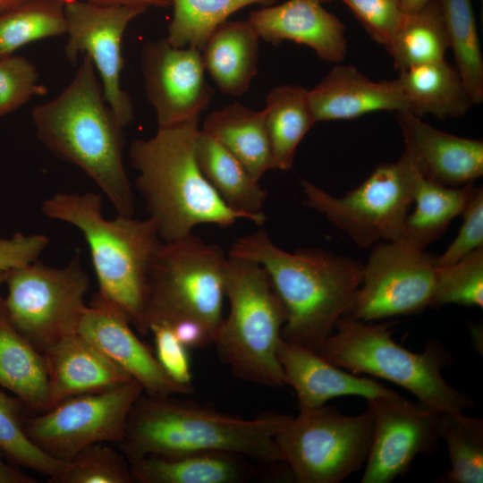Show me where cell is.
<instances>
[{"label":"cell","mask_w":483,"mask_h":483,"mask_svg":"<svg viewBox=\"0 0 483 483\" xmlns=\"http://www.w3.org/2000/svg\"><path fill=\"white\" fill-rule=\"evenodd\" d=\"M143 393L135 379L114 388L67 398L49 410L25 417L31 442L49 456L68 462L97 443L119 445L129 413Z\"/></svg>","instance_id":"cell-12"},{"label":"cell","mask_w":483,"mask_h":483,"mask_svg":"<svg viewBox=\"0 0 483 483\" xmlns=\"http://www.w3.org/2000/svg\"><path fill=\"white\" fill-rule=\"evenodd\" d=\"M23 404L0 389V453L12 464L48 477L52 482L62 473L65 462L35 445L26 434Z\"/></svg>","instance_id":"cell-36"},{"label":"cell","mask_w":483,"mask_h":483,"mask_svg":"<svg viewBox=\"0 0 483 483\" xmlns=\"http://www.w3.org/2000/svg\"><path fill=\"white\" fill-rule=\"evenodd\" d=\"M397 122L404 153L422 177L434 182L461 187L483 175V141L434 128L419 116L399 112Z\"/></svg>","instance_id":"cell-18"},{"label":"cell","mask_w":483,"mask_h":483,"mask_svg":"<svg viewBox=\"0 0 483 483\" xmlns=\"http://www.w3.org/2000/svg\"><path fill=\"white\" fill-rule=\"evenodd\" d=\"M48 244V237L42 233L17 232L10 238L0 237V270H10L38 260Z\"/></svg>","instance_id":"cell-43"},{"label":"cell","mask_w":483,"mask_h":483,"mask_svg":"<svg viewBox=\"0 0 483 483\" xmlns=\"http://www.w3.org/2000/svg\"><path fill=\"white\" fill-rule=\"evenodd\" d=\"M34 478L23 473L0 453V483H35Z\"/></svg>","instance_id":"cell-44"},{"label":"cell","mask_w":483,"mask_h":483,"mask_svg":"<svg viewBox=\"0 0 483 483\" xmlns=\"http://www.w3.org/2000/svg\"><path fill=\"white\" fill-rule=\"evenodd\" d=\"M276 0H171L173 18L167 41L177 47L201 51L211 34L233 13L246 6L272 4Z\"/></svg>","instance_id":"cell-35"},{"label":"cell","mask_w":483,"mask_h":483,"mask_svg":"<svg viewBox=\"0 0 483 483\" xmlns=\"http://www.w3.org/2000/svg\"><path fill=\"white\" fill-rule=\"evenodd\" d=\"M131 326L122 312L94 295L77 332L137 380L145 394L173 396L192 393L193 387L181 385L166 374Z\"/></svg>","instance_id":"cell-17"},{"label":"cell","mask_w":483,"mask_h":483,"mask_svg":"<svg viewBox=\"0 0 483 483\" xmlns=\"http://www.w3.org/2000/svg\"><path fill=\"white\" fill-rule=\"evenodd\" d=\"M31 120L38 139L51 153L89 177L117 215L133 216L123 128L104 99L98 74L87 55L58 96L33 107Z\"/></svg>","instance_id":"cell-3"},{"label":"cell","mask_w":483,"mask_h":483,"mask_svg":"<svg viewBox=\"0 0 483 483\" xmlns=\"http://www.w3.org/2000/svg\"><path fill=\"white\" fill-rule=\"evenodd\" d=\"M455 68L474 105L483 101V58L470 0H440Z\"/></svg>","instance_id":"cell-32"},{"label":"cell","mask_w":483,"mask_h":483,"mask_svg":"<svg viewBox=\"0 0 483 483\" xmlns=\"http://www.w3.org/2000/svg\"><path fill=\"white\" fill-rule=\"evenodd\" d=\"M149 333L154 337L155 356L166 374L175 382L193 387L188 348L168 325L152 324Z\"/></svg>","instance_id":"cell-42"},{"label":"cell","mask_w":483,"mask_h":483,"mask_svg":"<svg viewBox=\"0 0 483 483\" xmlns=\"http://www.w3.org/2000/svg\"><path fill=\"white\" fill-rule=\"evenodd\" d=\"M43 355L50 408L67 398L106 391L132 379L78 332L62 339Z\"/></svg>","instance_id":"cell-22"},{"label":"cell","mask_w":483,"mask_h":483,"mask_svg":"<svg viewBox=\"0 0 483 483\" xmlns=\"http://www.w3.org/2000/svg\"><path fill=\"white\" fill-rule=\"evenodd\" d=\"M195 154L199 166L217 194L233 210L262 225L267 191L241 161L212 136L199 130Z\"/></svg>","instance_id":"cell-26"},{"label":"cell","mask_w":483,"mask_h":483,"mask_svg":"<svg viewBox=\"0 0 483 483\" xmlns=\"http://www.w3.org/2000/svg\"><path fill=\"white\" fill-rule=\"evenodd\" d=\"M248 21L266 42L304 45L329 63H339L346 55L345 27L319 0H287L267 5L251 12Z\"/></svg>","instance_id":"cell-19"},{"label":"cell","mask_w":483,"mask_h":483,"mask_svg":"<svg viewBox=\"0 0 483 483\" xmlns=\"http://www.w3.org/2000/svg\"><path fill=\"white\" fill-rule=\"evenodd\" d=\"M321 3L323 2H327V1H330V0H319Z\"/></svg>","instance_id":"cell-49"},{"label":"cell","mask_w":483,"mask_h":483,"mask_svg":"<svg viewBox=\"0 0 483 483\" xmlns=\"http://www.w3.org/2000/svg\"><path fill=\"white\" fill-rule=\"evenodd\" d=\"M200 130L234 155L255 180L275 169L263 110L233 102L208 114Z\"/></svg>","instance_id":"cell-28"},{"label":"cell","mask_w":483,"mask_h":483,"mask_svg":"<svg viewBox=\"0 0 483 483\" xmlns=\"http://www.w3.org/2000/svg\"><path fill=\"white\" fill-rule=\"evenodd\" d=\"M42 213L76 227L83 235L98 283L95 294L122 312L141 335L150 267L163 244L151 218L117 215L106 219L96 192H57L46 199Z\"/></svg>","instance_id":"cell-5"},{"label":"cell","mask_w":483,"mask_h":483,"mask_svg":"<svg viewBox=\"0 0 483 483\" xmlns=\"http://www.w3.org/2000/svg\"><path fill=\"white\" fill-rule=\"evenodd\" d=\"M64 5L60 0H26L0 13V57L30 42L66 34Z\"/></svg>","instance_id":"cell-34"},{"label":"cell","mask_w":483,"mask_h":483,"mask_svg":"<svg viewBox=\"0 0 483 483\" xmlns=\"http://www.w3.org/2000/svg\"><path fill=\"white\" fill-rule=\"evenodd\" d=\"M9 270H0V287L5 283Z\"/></svg>","instance_id":"cell-48"},{"label":"cell","mask_w":483,"mask_h":483,"mask_svg":"<svg viewBox=\"0 0 483 483\" xmlns=\"http://www.w3.org/2000/svg\"><path fill=\"white\" fill-rule=\"evenodd\" d=\"M199 119L157 127L129 148L136 188L164 242L192 233L199 225L229 227L249 218L230 208L202 174L195 147Z\"/></svg>","instance_id":"cell-4"},{"label":"cell","mask_w":483,"mask_h":483,"mask_svg":"<svg viewBox=\"0 0 483 483\" xmlns=\"http://www.w3.org/2000/svg\"><path fill=\"white\" fill-rule=\"evenodd\" d=\"M394 326L393 322H363L343 316L317 352L352 374H367L394 383L440 411L464 412L471 409L473 401L449 385L442 375L444 368L451 364L447 350L430 342L423 352H411L392 338Z\"/></svg>","instance_id":"cell-6"},{"label":"cell","mask_w":483,"mask_h":483,"mask_svg":"<svg viewBox=\"0 0 483 483\" xmlns=\"http://www.w3.org/2000/svg\"><path fill=\"white\" fill-rule=\"evenodd\" d=\"M290 417L267 411L243 419L197 402L142 393L129 413L124 438L117 446L128 461L227 452L268 464H284L275 436Z\"/></svg>","instance_id":"cell-2"},{"label":"cell","mask_w":483,"mask_h":483,"mask_svg":"<svg viewBox=\"0 0 483 483\" xmlns=\"http://www.w3.org/2000/svg\"><path fill=\"white\" fill-rule=\"evenodd\" d=\"M278 360L297 396L299 409L322 406L332 398L354 395L371 400L396 394L383 384L343 370L301 345L280 341Z\"/></svg>","instance_id":"cell-20"},{"label":"cell","mask_w":483,"mask_h":483,"mask_svg":"<svg viewBox=\"0 0 483 483\" xmlns=\"http://www.w3.org/2000/svg\"><path fill=\"white\" fill-rule=\"evenodd\" d=\"M260 38L247 21H226L208 38L201 55L206 72L221 92L239 97L258 72Z\"/></svg>","instance_id":"cell-24"},{"label":"cell","mask_w":483,"mask_h":483,"mask_svg":"<svg viewBox=\"0 0 483 483\" xmlns=\"http://www.w3.org/2000/svg\"><path fill=\"white\" fill-rule=\"evenodd\" d=\"M366 406L373 430L361 483H390L404 474L418 455L436 450L442 411L398 393L366 400Z\"/></svg>","instance_id":"cell-15"},{"label":"cell","mask_w":483,"mask_h":483,"mask_svg":"<svg viewBox=\"0 0 483 483\" xmlns=\"http://www.w3.org/2000/svg\"><path fill=\"white\" fill-rule=\"evenodd\" d=\"M140 68L157 127L199 119L213 98L201 51L196 47H177L165 38L147 40L140 51Z\"/></svg>","instance_id":"cell-16"},{"label":"cell","mask_w":483,"mask_h":483,"mask_svg":"<svg viewBox=\"0 0 483 483\" xmlns=\"http://www.w3.org/2000/svg\"><path fill=\"white\" fill-rule=\"evenodd\" d=\"M436 257L401 240L374 245L345 316L372 322L421 313L433 296Z\"/></svg>","instance_id":"cell-13"},{"label":"cell","mask_w":483,"mask_h":483,"mask_svg":"<svg viewBox=\"0 0 483 483\" xmlns=\"http://www.w3.org/2000/svg\"><path fill=\"white\" fill-rule=\"evenodd\" d=\"M26 0H0V13L11 9Z\"/></svg>","instance_id":"cell-47"},{"label":"cell","mask_w":483,"mask_h":483,"mask_svg":"<svg viewBox=\"0 0 483 483\" xmlns=\"http://www.w3.org/2000/svg\"><path fill=\"white\" fill-rule=\"evenodd\" d=\"M64 4L71 2L83 1L100 5H137L146 8L149 7H167L171 4V0H60Z\"/></svg>","instance_id":"cell-45"},{"label":"cell","mask_w":483,"mask_h":483,"mask_svg":"<svg viewBox=\"0 0 483 483\" xmlns=\"http://www.w3.org/2000/svg\"><path fill=\"white\" fill-rule=\"evenodd\" d=\"M225 296L230 309L213 343L220 360L239 379L267 387L286 386L277 355L286 313L266 269L228 255Z\"/></svg>","instance_id":"cell-7"},{"label":"cell","mask_w":483,"mask_h":483,"mask_svg":"<svg viewBox=\"0 0 483 483\" xmlns=\"http://www.w3.org/2000/svg\"><path fill=\"white\" fill-rule=\"evenodd\" d=\"M227 258L220 246L193 233L163 242L148 278L144 309L148 332L152 324L193 322L215 340L224 318Z\"/></svg>","instance_id":"cell-8"},{"label":"cell","mask_w":483,"mask_h":483,"mask_svg":"<svg viewBox=\"0 0 483 483\" xmlns=\"http://www.w3.org/2000/svg\"><path fill=\"white\" fill-rule=\"evenodd\" d=\"M229 255L266 269L286 313L282 338L316 352L349 313L361 283L360 261L317 248L289 252L263 229L236 240Z\"/></svg>","instance_id":"cell-1"},{"label":"cell","mask_w":483,"mask_h":483,"mask_svg":"<svg viewBox=\"0 0 483 483\" xmlns=\"http://www.w3.org/2000/svg\"><path fill=\"white\" fill-rule=\"evenodd\" d=\"M399 72L405 112L419 117L456 118L474 105L456 68L445 59Z\"/></svg>","instance_id":"cell-27"},{"label":"cell","mask_w":483,"mask_h":483,"mask_svg":"<svg viewBox=\"0 0 483 483\" xmlns=\"http://www.w3.org/2000/svg\"><path fill=\"white\" fill-rule=\"evenodd\" d=\"M438 432L447 446L450 468L443 483L483 482V419L461 412L442 411Z\"/></svg>","instance_id":"cell-33"},{"label":"cell","mask_w":483,"mask_h":483,"mask_svg":"<svg viewBox=\"0 0 483 483\" xmlns=\"http://www.w3.org/2000/svg\"><path fill=\"white\" fill-rule=\"evenodd\" d=\"M36 66L21 55L0 57V117L47 92L39 82Z\"/></svg>","instance_id":"cell-39"},{"label":"cell","mask_w":483,"mask_h":483,"mask_svg":"<svg viewBox=\"0 0 483 483\" xmlns=\"http://www.w3.org/2000/svg\"><path fill=\"white\" fill-rule=\"evenodd\" d=\"M448 304L483 307V248L455 263L437 267L431 308Z\"/></svg>","instance_id":"cell-37"},{"label":"cell","mask_w":483,"mask_h":483,"mask_svg":"<svg viewBox=\"0 0 483 483\" xmlns=\"http://www.w3.org/2000/svg\"><path fill=\"white\" fill-rule=\"evenodd\" d=\"M372 430L369 410L346 415L324 404L299 409L275 441L295 482L339 483L364 467Z\"/></svg>","instance_id":"cell-10"},{"label":"cell","mask_w":483,"mask_h":483,"mask_svg":"<svg viewBox=\"0 0 483 483\" xmlns=\"http://www.w3.org/2000/svg\"><path fill=\"white\" fill-rule=\"evenodd\" d=\"M479 186L470 183L461 187L442 185L419 176L413 203L399 240L421 250L438 240L452 221L462 216Z\"/></svg>","instance_id":"cell-29"},{"label":"cell","mask_w":483,"mask_h":483,"mask_svg":"<svg viewBox=\"0 0 483 483\" xmlns=\"http://www.w3.org/2000/svg\"><path fill=\"white\" fill-rule=\"evenodd\" d=\"M128 460L110 443H97L80 451L65 462L51 483H132Z\"/></svg>","instance_id":"cell-38"},{"label":"cell","mask_w":483,"mask_h":483,"mask_svg":"<svg viewBox=\"0 0 483 483\" xmlns=\"http://www.w3.org/2000/svg\"><path fill=\"white\" fill-rule=\"evenodd\" d=\"M449 40L438 3L404 16L386 50L399 71L445 60Z\"/></svg>","instance_id":"cell-31"},{"label":"cell","mask_w":483,"mask_h":483,"mask_svg":"<svg viewBox=\"0 0 483 483\" xmlns=\"http://www.w3.org/2000/svg\"><path fill=\"white\" fill-rule=\"evenodd\" d=\"M432 0H400L404 13H413L425 7Z\"/></svg>","instance_id":"cell-46"},{"label":"cell","mask_w":483,"mask_h":483,"mask_svg":"<svg viewBox=\"0 0 483 483\" xmlns=\"http://www.w3.org/2000/svg\"><path fill=\"white\" fill-rule=\"evenodd\" d=\"M263 110L275 169L292 167L297 148L317 123L309 89L298 85H280L272 89Z\"/></svg>","instance_id":"cell-30"},{"label":"cell","mask_w":483,"mask_h":483,"mask_svg":"<svg viewBox=\"0 0 483 483\" xmlns=\"http://www.w3.org/2000/svg\"><path fill=\"white\" fill-rule=\"evenodd\" d=\"M249 460L227 452H199L128 462L135 482L140 483H242L255 474Z\"/></svg>","instance_id":"cell-23"},{"label":"cell","mask_w":483,"mask_h":483,"mask_svg":"<svg viewBox=\"0 0 483 483\" xmlns=\"http://www.w3.org/2000/svg\"><path fill=\"white\" fill-rule=\"evenodd\" d=\"M148 8L137 5H100L83 1L64 5L67 42L64 53L75 64L87 55L98 74L103 97L122 128L134 119V107L121 85L123 67L122 41L131 21Z\"/></svg>","instance_id":"cell-14"},{"label":"cell","mask_w":483,"mask_h":483,"mask_svg":"<svg viewBox=\"0 0 483 483\" xmlns=\"http://www.w3.org/2000/svg\"><path fill=\"white\" fill-rule=\"evenodd\" d=\"M4 284L9 320L41 353L78 331L89 285L78 255L62 267L35 260L12 268Z\"/></svg>","instance_id":"cell-11"},{"label":"cell","mask_w":483,"mask_h":483,"mask_svg":"<svg viewBox=\"0 0 483 483\" xmlns=\"http://www.w3.org/2000/svg\"><path fill=\"white\" fill-rule=\"evenodd\" d=\"M317 122L352 120L380 111H406L399 80L375 81L352 65H335L311 89Z\"/></svg>","instance_id":"cell-21"},{"label":"cell","mask_w":483,"mask_h":483,"mask_svg":"<svg viewBox=\"0 0 483 483\" xmlns=\"http://www.w3.org/2000/svg\"><path fill=\"white\" fill-rule=\"evenodd\" d=\"M462 223L454 240L443 254L436 257V266L457 262L469 253L483 248V189L478 187L462 214Z\"/></svg>","instance_id":"cell-41"},{"label":"cell","mask_w":483,"mask_h":483,"mask_svg":"<svg viewBox=\"0 0 483 483\" xmlns=\"http://www.w3.org/2000/svg\"><path fill=\"white\" fill-rule=\"evenodd\" d=\"M0 386L13 393L33 414L50 409L45 357L13 326L1 296Z\"/></svg>","instance_id":"cell-25"},{"label":"cell","mask_w":483,"mask_h":483,"mask_svg":"<svg viewBox=\"0 0 483 483\" xmlns=\"http://www.w3.org/2000/svg\"><path fill=\"white\" fill-rule=\"evenodd\" d=\"M355 14L369 36L386 48L403 16L400 0H341Z\"/></svg>","instance_id":"cell-40"},{"label":"cell","mask_w":483,"mask_h":483,"mask_svg":"<svg viewBox=\"0 0 483 483\" xmlns=\"http://www.w3.org/2000/svg\"><path fill=\"white\" fill-rule=\"evenodd\" d=\"M420 174L403 152L383 163L356 188L334 196L308 180L301 182L304 204L324 216L359 247L399 240Z\"/></svg>","instance_id":"cell-9"}]
</instances>
